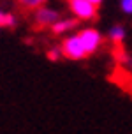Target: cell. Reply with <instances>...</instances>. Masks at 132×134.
I'll use <instances>...</instances> for the list:
<instances>
[{"label":"cell","instance_id":"7","mask_svg":"<svg viewBox=\"0 0 132 134\" xmlns=\"http://www.w3.org/2000/svg\"><path fill=\"white\" fill-rule=\"evenodd\" d=\"M46 0H18V4L21 7H25V9H37L44 4Z\"/></svg>","mask_w":132,"mask_h":134},{"label":"cell","instance_id":"5","mask_svg":"<svg viewBox=\"0 0 132 134\" xmlns=\"http://www.w3.org/2000/svg\"><path fill=\"white\" fill-rule=\"evenodd\" d=\"M76 23H78L76 20H62V21H55V23H53V32H55V34H64L65 30H69V28L76 27Z\"/></svg>","mask_w":132,"mask_h":134},{"label":"cell","instance_id":"10","mask_svg":"<svg viewBox=\"0 0 132 134\" xmlns=\"http://www.w3.org/2000/svg\"><path fill=\"white\" fill-rule=\"evenodd\" d=\"M48 57H49V60H56L58 58V51L56 49H51V51H48Z\"/></svg>","mask_w":132,"mask_h":134},{"label":"cell","instance_id":"3","mask_svg":"<svg viewBox=\"0 0 132 134\" xmlns=\"http://www.w3.org/2000/svg\"><path fill=\"white\" fill-rule=\"evenodd\" d=\"M62 51L67 58H72V60H79L85 57V49H83V44L79 41L78 35H72V37H67L62 44Z\"/></svg>","mask_w":132,"mask_h":134},{"label":"cell","instance_id":"9","mask_svg":"<svg viewBox=\"0 0 132 134\" xmlns=\"http://www.w3.org/2000/svg\"><path fill=\"white\" fill-rule=\"evenodd\" d=\"M122 9L127 14H130L132 13V0H122Z\"/></svg>","mask_w":132,"mask_h":134},{"label":"cell","instance_id":"2","mask_svg":"<svg viewBox=\"0 0 132 134\" xmlns=\"http://www.w3.org/2000/svg\"><path fill=\"white\" fill-rule=\"evenodd\" d=\"M78 37H79V41H81V44H83V49H85L86 55L93 53V51L100 46V41H102L100 34L97 32V30H93V28H86L83 32H79Z\"/></svg>","mask_w":132,"mask_h":134},{"label":"cell","instance_id":"8","mask_svg":"<svg viewBox=\"0 0 132 134\" xmlns=\"http://www.w3.org/2000/svg\"><path fill=\"white\" fill-rule=\"evenodd\" d=\"M0 25H5V27H13L14 25V18L11 14H4L0 11Z\"/></svg>","mask_w":132,"mask_h":134},{"label":"cell","instance_id":"1","mask_svg":"<svg viewBox=\"0 0 132 134\" xmlns=\"http://www.w3.org/2000/svg\"><path fill=\"white\" fill-rule=\"evenodd\" d=\"M69 5L78 20H95L97 16V5L90 4L88 0H69Z\"/></svg>","mask_w":132,"mask_h":134},{"label":"cell","instance_id":"4","mask_svg":"<svg viewBox=\"0 0 132 134\" xmlns=\"http://www.w3.org/2000/svg\"><path fill=\"white\" fill-rule=\"evenodd\" d=\"M58 18V14L51 11V9H42L37 7V14H35V21H37V27H46V25H53Z\"/></svg>","mask_w":132,"mask_h":134},{"label":"cell","instance_id":"11","mask_svg":"<svg viewBox=\"0 0 132 134\" xmlns=\"http://www.w3.org/2000/svg\"><path fill=\"white\" fill-rule=\"evenodd\" d=\"M88 2H90V4H93V5H99L102 0H88Z\"/></svg>","mask_w":132,"mask_h":134},{"label":"cell","instance_id":"6","mask_svg":"<svg viewBox=\"0 0 132 134\" xmlns=\"http://www.w3.org/2000/svg\"><path fill=\"white\" fill-rule=\"evenodd\" d=\"M109 37H111L113 44H122L123 42V37H125V32H123V28L122 27H114L109 34Z\"/></svg>","mask_w":132,"mask_h":134}]
</instances>
